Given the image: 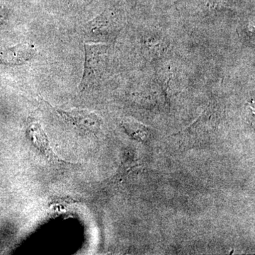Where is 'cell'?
<instances>
[{
  "instance_id": "6da1fadb",
  "label": "cell",
  "mask_w": 255,
  "mask_h": 255,
  "mask_svg": "<svg viewBox=\"0 0 255 255\" xmlns=\"http://www.w3.org/2000/svg\"><path fill=\"white\" fill-rule=\"evenodd\" d=\"M109 43H85V65L80 82V91L90 88L100 82L107 70L110 57Z\"/></svg>"
},
{
  "instance_id": "7a4b0ae2",
  "label": "cell",
  "mask_w": 255,
  "mask_h": 255,
  "mask_svg": "<svg viewBox=\"0 0 255 255\" xmlns=\"http://www.w3.org/2000/svg\"><path fill=\"white\" fill-rule=\"evenodd\" d=\"M122 25L123 23L115 14L104 12L84 26V36L94 43H109L118 36Z\"/></svg>"
},
{
  "instance_id": "3957f363",
  "label": "cell",
  "mask_w": 255,
  "mask_h": 255,
  "mask_svg": "<svg viewBox=\"0 0 255 255\" xmlns=\"http://www.w3.org/2000/svg\"><path fill=\"white\" fill-rule=\"evenodd\" d=\"M55 111L65 122L73 125L82 133L94 135L98 133L102 128V119L91 111L78 109L68 111L57 109Z\"/></svg>"
},
{
  "instance_id": "277c9868",
  "label": "cell",
  "mask_w": 255,
  "mask_h": 255,
  "mask_svg": "<svg viewBox=\"0 0 255 255\" xmlns=\"http://www.w3.org/2000/svg\"><path fill=\"white\" fill-rule=\"evenodd\" d=\"M142 53L150 60L160 59L167 53L169 47L167 36L160 30L146 29L141 36Z\"/></svg>"
},
{
  "instance_id": "5b68a950",
  "label": "cell",
  "mask_w": 255,
  "mask_h": 255,
  "mask_svg": "<svg viewBox=\"0 0 255 255\" xmlns=\"http://www.w3.org/2000/svg\"><path fill=\"white\" fill-rule=\"evenodd\" d=\"M35 54L36 48L33 45L28 43H18L0 53V63L11 66L23 65L31 60Z\"/></svg>"
},
{
  "instance_id": "8992f818",
  "label": "cell",
  "mask_w": 255,
  "mask_h": 255,
  "mask_svg": "<svg viewBox=\"0 0 255 255\" xmlns=\"http://www.w3.org/2000/svg\"><path fill=\"white\" fill-rule=\"evenodd\" d=\"M27 130L28 136L31 138L33 145L42 155L45 156L50 161L65 162V161L60 159L53 152L48 136L41 124L38 122H31L28 125Z\"/></svg>"
},
{
  "instance_id": "52a82bcc",
  "label": "cell",
  "mask_w": 255,
  "mask_h": 255,
  "mask_svg": "<svg viewBox=\"0 0 255 255\" xmlns=\"http://www.w3.org/2000/svg\"><path fill=\"white\" fill-rule=\"evenodd\" d=\"M122 126L128 135L138 141H145L150 136V129L139 122L127 119L122 122Z\"/></svg>"
},
{
  "instance_id": "ba28073f",
  "label": "cell",
  "mask_w": 255,
  "mask_h": 255,
  "mask_svg": "<svg viewBox=\"0 0 255 255\" xmlns=\"http://www.w3.org/2000/svg\"><path fill=\"white\" fill-rule=\"evenodd\" d=\"M5 21H6V15L2 14V13L0 11V26L4 24Z\"/></svg>"
}]
</instances>
